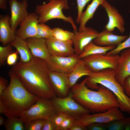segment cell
Masks as SVG:
<instances>
[{
    "label": "cell",
    "mask_w": 130,
    "mask_h": 130,
    "mask_svg": "<svg viewBox=\"0 0 130 130\" xmlns=\"http://www.w3.org/2000/svg\"><path fill=\"white\" fill-rule=\"evenodd\" d=\"M20 78L26 88L34 95L51 99L57 96L50 81V72L45 61L34 57L29 62L20 61L11 70Z\"/></svg>",
    "instance_id": "obj_1"
},
{
    "label": "cell",
    "mask_w": 130,
    "mask_h": 130,
    "mask_svg": "<svg viewBox=\"0 0 130 130\" xmlns=\"http://www.w3.org/2000/svg\"><path fill=\"white\" fill-rule=\"evenodd\" d=\"M87 78L76 84L70 89L74 100L91 112H104L113 107L119 108V104L115 95L101 85L97 91L90 90L86 85Z\"/></svg>",
    "instance_id": "obj_2"
},
{
    "label": "cell",
    "mask_w": 130,
    "mask_h": 130,
    "mask_svg": "<svg viewBox=\"0 0 130 130\" xmlns=\"http://www.w3.org/2000/svg\"><path fill=\"white\" fill-rule=\"evenodd\" d=\"M8 73L9 83L0 96V100L6 108L4 114L7 117H20L21 113L34 104L39 97L29 91L19 77L11 70Z\"/></svg>",
    "instance_id": "obj_3"
},
{
    "label": "cell",
    "mask_w": 130,
    "mask_h": 130,
    "mask_svg": "<svg viewBox=\"0 0 130 130\" xmlns=\"http://www.w3.org/2000/svg\"><path fill=\"white\" fill-rule=\"evenodd\" d=\"M115 70L107 68L92 72L87 76L86 85L89 88L97 89L101 85L110 91L117 98L119 108L122 111L130 114V98L125 94L123 86L117 80Z\"/></svg>",
    "instance_id": "obj_4"
},
{
    "label": "cell",
    "mask_w": 130,
    "mask_h": 130,
    "mask_svg": "<svg viewBox=\"0 0 130 130\" xmlns=\"http://www.w3.org/2000/svg\"><path fill=\"white\" fill-rule=\"evenodd\" d=\"M47 3H44L37 5L35 8V12L39 16V23H45L51 20L60 19L70 23L73 30H77V26L72 18L67 17L63 14V9L69 8L68 0H50Z\"/></svg>",
    "instance_id": "obj_5"
},
{
    "label": "cell",
    "mask_w": 130,
    "mask_h": 130,
    "mask_svg": "<svg viewBox=\"0 0 130 130\" xmlns=\"http://www.w3.org/2000/svg\"><path fill=\"white\" fill-rule=\"evenodd\" d=\"M51 99L56 112L64 114L75 119L91 112L74 100L70 91L66 97L56 96Z\"/></svg>",
    "instance_id": "obj_6"
},
{
    "label": "cell",
    "mask_w": 130,
    "mask_h": 130,
    "mask_svg": "<svg viewBox=\"0 0 130 130\" xmlns=\"http://www.w3.org/2000/svg\"><path fill=\"white\" fill-rule=\"evenodd\" d=\"M56 112L51 99L39 97L29 108L23 112L20 117L24 122L48 119Z\"/></svg>",
    "instance_id": "obj_7"
},
{
    "label": "cell",
    "mask_w": 130,
    "mask_h": 130,
    "mask_svg": "<svg viewBox=\"0 0 130 130\" xmlns=\"http://www.w3.org/2000/svg\"><path fill=\"white\" fill-rule=\"evenodd\" d=\"M119 55L97 54L89 55L82 59L92 72H96L107 68L115 70Z\"/></svg>",
    "instance_id": "obj_8"
},
{
    "label": "cell",
    "mask_w": 130,
    "mask_h": 130,
    "mask_svg": "<svg viewBox=\"0 0 130 130\" xmlns=\"http://www.w3.org/2000/svg\"><path fill=\"white\" fill-rule=\"evenodd\" d=\"M80 59L76 54L68 56H51L46 61L50 71L69 74Z\"/></svg>",
    "instance_id": "obj_9"
},
{
    "label": "cell",
    "mask_w": 130,
    "mask_h": 130,
    "mask_svg": "<svg viewBox=\"0 0 130 130\" xmlns=\"http://www.w3.org/2000/svg\"><path fill=\"white\" fill-rule=\"evenodd\" d=\"M119 108H112L106 111L93 114H84L78 119L86 126L91 123H97L106 124L113 121L125 118Z\"/></svg>",
    "instance_id": "obj_10"
},
{
    "label": "cell",
    "mask_w": 130,
    "mask_h": 130,
    "mask_svg": "<svg viewBox=\"0 0 130 130\" xmlns=\"http://www.w3.org/2000/svg\"><path fill=\"white\" fill-rule=\"evenodd\" d=\"M45 39L51 56L66 57L75 53L72 40H61L52 36Z\"/></svg>",
    "instance_id": "obj_11"
},
{
    "label": "cell",
    "mask_w": 130,
    "mask_h": 130,
    "mask_svg": "<svg viewBox=\"0 0 130 130\" xmlns=\"http://www.w3.org/2000/svg\"><path fill=\"white\" fill-rule=\"evenodd\" d=\"M39 18V15L35 12L29 13L16 31V36L25 40L31 38H38L37 29Z\"/></svg>",
    "instance_id": "obj_12"
},
{
    "label": "cell",
    "mask_w": 130,
    "mask_h": 130,
    "mask_svg": "<svg viewBox=\"0 0 130 130\" xmlns=\"http://www.w3.org/2000/svg\"><path fill=\"white\" fill-rule=\"evenodd\" d=\"M74 35L72 39L75 53L79 55L83 52L84 47L94 40L99 32L90 27L86 26L81 32L73 30Z\"/></svg>",
    "instance_id": "obj_13"
},
{
    "label": "cell",
    "mask_w": 130,
    "mask_h": 130,
    "mask_svg": "<svg viewBox=\"0 0 130 130\" xmlns=\"http://www.w3.org/2000/svg\"><path fill=\"white\" fill-rule=\"evenodd\" d=\"M9 3L11 13L10 25L12 29L16 32L18 26L29 14L27 10L28 3L27 0H22L21 1L10 0Z\"/></svg>",
    "instance_id": "obj_14"
},
{
    "label": "cell",
    "mask_w": 130,
    "mask_h": 130,
    "mask_svg": "<svg viewBox=\"0 0 130 130\" xmlns=\"http://www.w3.org/2000/svg\"><path fill=\"white\" fill-rule=\"evenodd\" d=\"M69 74L50 71L49 78L52 86L57 96L64 98L67 96L70 91Z\"/></svg>",
    "instance_id": "obj_15"
},
{
    "label": "cell",
    "mask_w": 130,
    "mask_h": 130,
    "mask_svg": "<svg viewBox=\"0 0 130 130\" xmlns=\"http://www.w3.org/2000/svg\"><path fill=\"white\" fill-rule=\"evenodd\" d=\"M101 5L106 11L109 18L108 22L105 26V29L113 32L117 28L121 33H123L125 31V23L122 16L116 8L106 0Z\"/></svg>",
    "instance_id": "obj_16"
},
{
    "label": "cell",
    "mask_w": 130,
    "mask_h": 130,
    "mask_svg": "<svg viewBox=\"0 0 130 130\" xmlns=\"http://www.w3.org/2000/svg\"><path fill=\"white\" fill-rule=\"evenodd\" d=\"M115 71L116 78L122 86L125 79L130 76V48L120 52Z\"/></svg>",
    "instance_id": "obj_17"
},
{
    "label": "cell",
    "mask_w": 130,
    "mask_h": 130,
    "mask_svg": "<svg viewBox=\"0 0 130 130\" xmlns=\"http://www.w3.org/2000/svg\"><path fill=\"white\" fill-rule=\"evenodd\" d=\"M30 52L34 57L46 61L51 55L46 39L42 38H31L26 39Z\"/></svg>",
    "instance_id": "obj_18"
},
{
    "label": "cell",
    "mask_w": 130,
    "mask_h": 130,
    "mask_svg": "<svg viewBox=\"0 0 130 130\" xmlns=\"http://www.w3.org/2000/svg\"><path fill=\"white\" fill-rule=\"evenodd\" d=\"M128 37L127 35L115 34L113 32L105 29L99 33L93 41L96 45L100 46L116 47Z\"/></svg>",
    "instance_id": "obj_19"
},
{
    "label": "cell",
    "mask_w": 130,
    "mask_h": 130,
    "mask_svg": "<svg viewBox=\"0 0 130 130\" xmlns=\"http://www.w3.org/2000/svg\"><path fill=\"white\" fill-rule=\"evenodd\" d=\"M10 17L7 15H0V41L3 46L10 43L15 38V32L10 25Z\"/></svg>",
    "instance_id": "obj_20"
},
{
    "label": "cell",
    "mask_w": 130,
    "mask_h": 130,
    "mask_svg": "<svg viewBox=\"0 0 130 130\" xmlns=\"http://www.w3.org/2000/svg\"><path fill=\"white\" fill-rule=\"evenodd\" d=\"M10 44L16 49L19 54L20 61L23 63L28 62L33 57L26 40L16 36Z\"/></svg>",
    "instance_id": "obj_21"
},
{
    "label": "cell",
    "mask_w": 130,
    "mask_h": 130,
    "mask_svg": "<svg viewBox=\"0 0 130 130\" xmlns=\"http://www.w3.org/2000/svg\"><path fill=\"white\" fill-rule=\"evenodd\" d=\"M92 72L86 65L83 60L80 59L72 72L69 74L71 89L81 78L84 76H89Z\"/></svg>",
    "instance_id": "obj_22"
},
{
    "label": "cell",
    "mask_w": 130,
    "mask_h": 130,
    "mask_svg": "<svg viewBox=\"0 0 130 130\" xmlns=\"http://www.w3.org/2000/svg\"><path fill=\"white\" fill-rule=\"evenodd\" d=\"M105 0H92L85 10L82 13L80 19L78 31L81 32L84 29L87 21L92 18L94 13L98 7L101 5Z\"/></svg>",
    "instance_id": "obj_23"
},
{
    "label": "cell",
    "mask_w": 130,
    "mask_h": 130,
    "mask_svg": "<svg viewBox=\"0 0 130 130\" xmlns=\"http://www.w3.org/2000/svg\"><path fill=\"white\" fill-rule=\"evenodd\" d=\"M116 47L114 46H102L97 45L92 41L84 48L82 52L78 55L80 59L87 56L97 54H106Z\"/></svg>",
    "instance_id": "obj_24"
},
{
    "label": "cell",
    "mask_w": 130,
    "mask_h": 130,
    "mask_svg": "<svg viewBox=\"0 0 130 130\" xmlns=\"http://www.w3.org/2000/svg\"><path fill=\"white\" fill-rule=\"evenodd\" d=\"M6 130H24L25 122L20 117H7L4 124Z\"/></svg>",
    "instance_id": "obj_25"
},
{
    "label": "cell",
    "mask_w": 130,
    "mask_h": 130,
    "mask_svg": "<svg viewBox=\"0 0 130 130\" xmlns=\"http://www.w3.org/2000/svg\"><path fill=\"white\" fill-rule=\"evenodd\" d=\"M107 130H122L130 127V117L117 120L106 124Z\"/></svg>",
    "instance_id": "obj_26"
},
{
    "label": "cell",
    "mask_w": 130,
    "mask_h": 130,
    "mask_svg": "<svg viewBox=\"0 0 130 130\" xmlns=\"http://www.w3.org/2000/svg\"><path fill=\"white\" fill-rule=\"evenodd\" d=\"M73 35V32L65 30L59 28L55 27L52 29V36L59 40H72Z\"/></svg>",
    "instance_id": "obj_27"
},
{
    "label": "cell",
    "mask_w": 130,
    "mask_h": 130,
    "mask_svg": "<svg viewBox=\"0 0 130 130\" xmlns=\"http://www.w3.org/2000/svg\"><path fill=\"white\" fill-rule=\"evenodd\" d=\"M37 33L38 38L46 39L52 36V29L45 23H39Z\"/></svg>",
    "instance_id": "obj_28"
},
{
    "label": "cell",
    "mask_w": 130,
    "mask_h": 130,
    "mask_svg": "<svg viewBox=\"0 0 130 130\" xmlns=\"http://www.w3.org/2000/svg\"><path fill=\"white\" fill-rule=\"evenodd\" d=\"M45 119H39L25 122L26 130H42Z\"/></svg>",
    "instance_id": "obj_29"
},
{
    "label": "cell",
    "mask_w": 130,
    "mask_h": 130,
    "mask_svg": "<svg viewBox=\"0 0 130 130\" xmlns=\"http://www.w3.org/2000/svg\"><path fill=\"white\" fill-rule=\"evenodd\" d=\"M12 47L10 44L6 46H0V66L5 64L7 57L12 51Z\"/></svg>",
    "instance_id": "obj_30"
},
{
    "label": "cell",
    "mask_w": 130,
    "mask_h": 130,
    "mask_svg": "<svg viewBox=\"0 0 130 130\" xmlns=\"http://www.w3.org/2000/svg\"><path fill=\"white\" fill-rule=\"evenodd\" d=\"M130 48V33L129 37L124 41L120 43L112 50L108 52L106 54L108 55L118 54L123 50Z\"/></svg>",
    "instance_id": "obj_31"
},
{
    "label": "cell",
    "mask_w": 130,
    "mask_h": 130,
    "mask_svg": "<svg viewBox=\"0 0 130 130\" xmlns=\"http://www.w3.org/2000/svg\"><path fill=\"white\" fill-rule=\"evenodd\" d=\"M69 116L61 113L55 112L49 118L59 130V127L65 119Z\"/></svg>",
    "instance_id": "obj_32"
},
{
    "label": "cell",
    "mask_w": 130,
    "mask_h": 130,
    "mask_svg": "<svg viewBox=\"0 0 130 130\" xmlns=\"http://www.w3.org/2000/svg\"><path fill=\"white\" fill-rule=\"evenodd\" d=\"M77 5L78 15L76 22L78 24L80 23V19L83 9L86 4L90 0H76Z\"/></svg>",
    "instance_id": "obj_33"
},
{
    "label": "cell",
    "mask_w": 130,
    "mask_h": 130,
    "mask_svg": "<svg viewBox=\"0 0 130 130\" xmlns=\"http://www.w3.org/2000/svg\"><path fill=\"white\" fill-rule=\"evenodd\" d=\"M75 119L72 117H68L61 124L59 127V130H69Z\"/></svg>",
    "instance_id": "obj_34"
},
{
    "label": "cell",
    "mask_w": 130,
    "mask_h": 130,
    "mask_svg": "<svg viewBox=\"0 0 130 130\" xmlns=\"http://www.w3.org/2000/svg\"><path fill=\"white\" fill-rule=\"evenodd\" d=\"M18 53L16 51L15 52H13L8 55L6 60V62L8 65L13 66L17 63Z\"/></svg>",
    "instance_id": "obj_35"
},
{
    "label": "cell",
    "mask_w": 130,
    "mask_h": 130,
    "mask_svg": "<svg viewBox=\"0 0 130 130\" xmlns=\"http://www.w3.org/2000/svg\"><path fill=\"white\" fill-rule=\"evenodd\" d=\"M87 130H107L106 124L95 123L86 126Z\"/></svg>",
    "instance_id": "obj_36"
},
{
    "label": "cell",
    "mask_w": 130,
    "mask_h": 130,
    "mask_svg": "<svg viewBox=\"0 0 130 130\" xmlns=\"http://www.w3.org/2000/svg\"><path fill=\"white\" fill-rule=\"evenodd\" d=\"M87 127L78 119H75L69 130H87Z\"/></svg>",
    "instance_id": "obj_37"
},
{
    "label": "cell",
    "mask_w": 130,
    "mask_h": 130,
    "mask_svg": "<svg viewBox=\"0 0 130 130\" xmlns=\"http://www.w3.org/2000/svg\"><path fill=\"white\" fill-rule=\"evenodd\" d=\"M122 86L125 94L130 98V76L125 79Z\"/></svg>",
    "instance_id": "obj_38"
},
{
    "label": "cell",
    "mask_w": 130,
    "mask_h": 130,
    "mask_svg": "<svg viewBox=\"0 0 130 130\" xmlns=\"http://www.w3.org/2000/svg\"><path fill=\"white\" fill-rule=\"evenodd\" d=\"M42 130H58L52 121L49 119H45Z\"/></svg>",
    "instance_id": "obj_39"
},
{
    "label": "cell",
    "mask_w": 130,
    "mask_h": 130,
    "mask_svg": "<svg viewBox=\"0 0 130 130\" xmlns=\"http://www.w3.org/2000/svg\"><path fill=\"white\" fill-rule=\"evenodd\" d=\"M7 80L4 78L0 77V96L4 90L6 89L7 86Z\"/></svg>",
    "instance_id": "obj_40"
},
{
    "label": "cell",
    "mask_w": 130,
    "mask_h": 130,
    "mask_svg": "<svg viewBox=\"0 0 130 130\" xmlns=\"http://www.w3.org/2000/svg\"><path fill=\"white\" fill-rule=\"evenodd\" d=\"M7 0H0V8L5 10L7 8L6 2Z\"/></svg>",
    "instance_id": "obj_41"
},
{
    "label": "cell",
    "mask_w": 130,
    "mask_h": 130,
    "mask_svg": "<svg viewBox=\"0 0 130 130\" xmlns=\"http://www.w3.org/2000/svg\"><path fill=\"white\" fill-rule=\"evenodd\" d=\"M6 110V108L4 104L0 100V113L4 114Z\"/></svg>",
    "instance_id": "obj_42"
},
{
    "label": "cell",
    "mask_w": 130,
    "mask_h": 130,
    "mask_svg": "<svg viewBox=\"0 0 130 130\" xmlns=\"http://www.w3.org/2000/svg\"><path fill=\"white\" fill-rule=\"evenodd\" d=\"M5 122L4 117L2 116H0V126L4 125Z\"/></svg>",
    "instance_id": "obj_43"
},
{
    "label": "cell",
    "mask_w": 130,
    "mask_h": 130,
    "mask_svg": "<svg viewBox=\"0 0 130 130\" xmlns=\"http://www.w3.org/2000/svg\"></svg>",
    "instance_id": "obj_44"
},
{
    "label": "cell",
    "mask_w": 130,
    "mask_h": 130,
    "mask_svg": "<svg viewBox=\"0 0 130 130\" xmlns=\"http://www.w3.org/2000/svg\"></svg>",
    "instance_id": "obj_45"
}]
</instances>
